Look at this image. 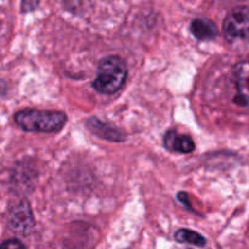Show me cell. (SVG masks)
Here are the masks:
<instances>
[{
  "mask_svg": "<svg viewBox=\"0 0 249 249\" xmlns=\"http://www.w3.org/2000/svg\"><path fill=\"white\" fill-rule=\"evenodd\" d=\"M14 119L15 123L26 131L53 133L65 125L67 122V116L60 111L26 108L17 112Z\"/></svg>",
  "mask_w": 249,
  "mask_h": 249,
  "instance_id": "6da1fadb",
  "label": "cell"
},
{
  "mask_svg": "<svg viewBox=\"0 0 249 249\" xmlns=\"http://www.w3.org/2000/svg\"><path fill=\"white\" fill-rule=\"evenodd\" d=\"M126 65L119 56H108L100 61L92 88L100 94H114L126 80Z\"/></svg>",
  "mask_w": 249,
  "mask_h": 249,
  "instance_id": "7a4b0ae2",
  "label": "cell"
},
{
  "mask_svg": "<svg viewBox=\"0 0 249 249\" xmlns=\"http://www.w3.org/2000/svg\"><path fill=\"white\" fill-rule=\"evenodd\" d=\"M223 29L228 41L249 39V7H233L225 17Z\"/></svg>",
  "mask_w": 249,
  "mask_h": 249,
  "instance_id": "3957f363",
  "label": "cell"
},
{
  "mask_svg": "<svg viewBox=\"0 0 249 249\" xmlns=\"http://www.w3.org/2000/svg\"><path fill=\"white\" fill-rule=\"evenodd\" d=\"M7 224L14 232L19 235H28L31 232L34 228V219L28 202L21 201L10 209Z\"/></svg>",
  "mask_w": 249,
  "mask_h": 249,
  "instance_id": "277c9868",
  "label": "cell"
},
{
  "mask_svg": "<svg viewBox=\"0 0 249 249\" xmlns=\"http://www.w3.org/2000/svg\"><path fill=\"white\" fill-rule=\"evenodd\" d=\"M233 74L237 88L236 102L241 106H249V61L236 65Z\"/></svg>",
  "mask_w": 249,
  "mask_h": 249,
  "instance_id": "5b68a950",
  "label": "cell"
},
{
  "mask_svg": "<svg viewBox=\"0 0 249 249\" xmlns=\"http://www.w3.org/2000/svg\"><path fill=\"white\" fill-rule=\"evenodd\" d=\"M165 148L177 153H190L195 150V142L189 135L179 134L175 130H169L163 138Z\"/></svg>",
  "mask_w": 249,
  "mask_h": 249,
  "instance_id": "8992f818",
  "label": "cell"
},
{
  "mask_svg": "<svg viewBox=\"0 0 249 249\" xmlns=\"http://www.w3.org/2000/svg\"><path fill=\"white\" fill-rule=\"evenodd\" d=\"M87 125L90 130L94 134L99 135L100 138H104L106 140L109 141H123L125 139V134L123 133L119 129H114L112 126L107 125L104 122H101L100 119L95 118H89L87 122Z\"/></svg>",
  "mask_w": 249,
  "mask_h": 249,
  "instance_id": "52a82bcc",
  "label": "cell"
},
{
  "mask_svg": "<svg viewBox=\"0 0 249 249\" xmlns=\"http://www.w3.org/2000/svg\"><path fill=\"white\" fill-rule=\"evenodd\" d=\"M191 33L197 40H212L218 36L215 23L208 18H196L191 22Z\"/></svg>",
  "mask_w": 249,
  "mask_h": 249,
  "instance_id": "ba28073f",
  "label": "cell"
},
{
  "mask_svg": "<svg viewBox=\"0 0 249 249\" xmlns=\"http://www.w3.org/2000/svg\"><path fill=\"white\" fill-rule=\"evenodd\" d=\"M175 240L180 243H190V245L203 247L206 245V238L199 235L196 231L189 230V229H180L175 232Z\"/></svg>",
  "mask_w": 249,
  "mask_h": 249,
  "instance_id": "9c48e42d",
  "label": "cell"
},
{
  "mask_svg": "<svg viewBox=\"0 0 249 249\" xmlns=\"http://www.w3.org/2000/svg\"><path fill=\"white\" fill-rule=\"evenodd\" d=\"M0 249H24V246L22 245L21 241L11 238V240H7L4 243H1Z\"/></svg>",
  "mask_w": 249,
  "mask_h": 249,
  "instance_id": "30bf717a",
  "label": "cell"
}]
</instances>
